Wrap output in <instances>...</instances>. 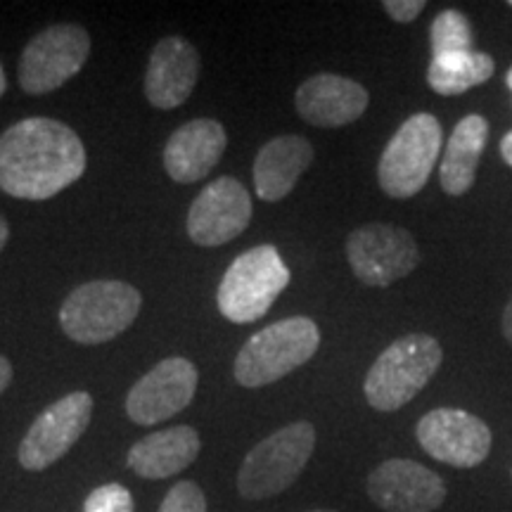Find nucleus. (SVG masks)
<instances>
[{
  "instance_id": "f257e3e1",
  "label": "nucleus",
  "mask_w": 512,
  "mask_h": 512,
  "mask_svg": "<svg viewBox=\"0 0 512 512\" xmlns=\"http://www.w3.org/2000/svg\"><path fill=\"white\" fill-rule=\"evenodd\" d=\"M86 171V147L67 124L31 117L0 136V190L17 200L60 195Z\"/></svg>"
},
{
  "instance_id": "f03ea898",
  "label": "nucleus",
  "mask_w": 512,
  "mask_h": 512,
  "mask_svg": "<svg viewBox=\"0 0 512 512\" xmlns=\"http://www.w3.org/2000/svg\"><path fill=\"white\" fill-rule=\"evenodd\" d=\"M444 361L441 344L425 332L396 339L370 366L363 392L375 411L392 413L413 401Z\"/></svg>"
},
{
  "instance_id": "7ed1b4c3",
  "label": "nucleus",
  "mask_w": 512,
  "mask_h": 512,
  "mask_svg": "<svg viewBox=\"0 0 512 512\" xmlns=\"http://www.w3.org/2000/svg\"><path fill=\"white\" fill-rule=\"evenodd\" d=\"M320 330L316 320L292 316L254 332L235 356L233 375L242 387L259 389L290 375L316 356Z\"/></svg>"
},
{
  "instance_id": "20e7f679",
  "label": "nucleus",
  "mask_w": 512,
  "mask_h": 512,
  "mask_svg": "<svg viewBox=\"0 0 512 512\" xmlns=\"http://www.w3.org/2000/svg\"><path fill=\"white\" fill-rule=\"evenodd\" d=\"M290 278V268L273 245L247 249L228 266L219 285L216 304L221 316L238 325L264 318Z\"/></svg>"
},
{
  "instance_id": "39448f33",
  "label": "nucleus",
  "mask_w": 512,
  "mask_h": 512,
  "mask_svg": "<svg viewBox=\"0 0 512 512\" xmlns=\"http://www.w3.org/2000/svg\"><path fill=\"white\" fill-rule=\"evenodd\" d=\"M140 306V292L124 280H91L64 299L60 325L74 342L102 344L131 328Z\"/></svg>"
},
{
  "instance_id": "423d86ee",
  "label": "nucleus",
  "mask_w": 512,
  "mask_h": 512,
  "mask_svg": "<svg viewBox=\"0 0 512 512\" xmlns=\"http://www.w3.org/2000/svg\"><path fill=\"white\" fill-rule=\"evenodd\" d=\"M316 448V427L311 422H292L280 427L271 437L259 441L238 472L240 496L247 501L283 494L297 482Z\"/></svg>"
},
{
  "instance_id": "0eeeda50",
  "label": "nucleus",
  "mask_w": 512,
  "mask_h": 512,
  "mask_svg": "<svg viewBox=\"0 0 512 512\" xmlns=\"http://www.w3.org/2000/svg\"><path fill=\"white\" fill-rule=\"evenodd\" d=\"M441 124L437 117L418 112L408 117L382 150L377 181L384 195L408 200L430 181L441 152Z\"/></svg>"
},
{
  "instance_id": "6e6552de",
  "label": "nucleus",
  "mask_w": 512,
  "mask_h": 512,
  "mask_svg": "<svg viewBox=\"0 0 512 512\" xmlns=\"http://www.w3.org/2000/svg\"><path fill=\"white\" fill-rule=\"evenodd\" d=\"M91 55V36L79 24L43 29L22 50L17 79L24 93L46 95L76 76Z\"/></svg>"
},
{
  "instance_id": "1a4fd4ad",
  "label": "nucleus",
  "mask_w": 512,
  "mask_h": 512,
  "mask_svg": "<svg viewBox=\"0 0 512 512\" xmlns=\"http://www.w3.org/2000/svg\"><path fill=\"white\" fill-rule=\"evenodd\" d=\"M347 259L363 285L389 287L420 266V249L406 228L375 221L349 235Z\"/></svg>"
},
{
  "instance_id": "9d476101",
  "label": "nucleus",
  "mask_w": 512,
  "mask_h": 512,
  "mask_svg": "<svg viewBox=\"0 0 512 512\" xmlns=\"http://www.w3.org/2000/svg\"><path fill=\"white\" fill-rule=\"evenodd\" d=\"M93 396L74 392L48 406L24 434L19 444V465L29 472L48 470L83 437L91 425Z\"/></svg>"
},
{
  "instance_id": "9b49d317",
  "label": "nucleus",
  "mask_w": 512,
  "mask_h": 512,
  "mask_svg": "<svg viewBox=\"0 0 512 512\" xmlns=\"http://www.w3.org/2000/svg\"><path fill=\"white\" fill-rule=\"evenodd\" d=\"M422 451L439 463L460 467L482 465L491 453V427L460 408H437L422 415L415 427Z\"/></svg>"
},
{
  "instance_id": "f8f14e48",
  "label": "nucleus",
  "mask_w": 512,
  "mask_h": 512,
  "mask_svg": "<svg viewBox=\"0 0 512 512\" xmlns=\"http://www.w3.org/2000/svg\"><path fill=\"white\" fill-rule=\"evenodd\" d=\"M197 382L195 363L183 356L164 358L131 387L126 396L128 418L145 427L174 418L195 399Z\"/></svg>"
},
{
  "instance_id": "ddd939ff",
  "label": "nucleus",
  "mask_w": 512,
  "mask_h": 512,
  "mask_svg": "<svg viewBox=\"0 0 512 512\" xmlns=\"http://www.w3.org/2000/svg\"><path fill=\"white\" fill-rule=\"evenodd\" d=\"M252 221V197L245 185L233 176L211 181L188 211L190 240L200 247H221L245 233Z\"/></svg>"
},
{
  "instance_id": "4468645a",
  "label": "nucleus",
  "mask_w": 512,
  "mask_h": 512,
  "mask_svg": "<svg viewBox=\"0 0 512 512\" xmlns=\"http://www.w3.org/2000/svg\"><path fill=\"white\" fill-rule=\"evenodd\" d=\"M368 496L384 512H434L446 501V482L406 458L384 460L370 472Z\"/></svg>"
},
{
  "instance_id": "2eb2a0df",
  "label": "nucleus",
  "mask_w": 512,
  "mask_h": 512,
  "mask_svg": "<svg viewBox=\"0 0 512 512\" xmlns=\"http://www.w3.org/2000/svg\"><path fill=\"white\" fill-rule=\"evenodd\" d=\"M200 55L181 36H166L152 50L145 69V95L157 110H176L195 91Z\"/></svg>"
},
{
  "instance_id": "dca6fc26",
  "label": "nucleus",
  "mask_w": 512,
  "mask_h": 512,
  "mask_svg": "<svg viewBox=\"0 0 512 512\" xmlns=\"http://www.w3.org/2000/svg\"><path fill=\"white\" fill-rule=\"evenodd\" d=\"M370 95L358 81L339 74H316L297 88L294 105L311 126L339 128L354 124L368 110Z\"/></svg>"
},
{
  "instance_id": "f3484780",
  "label": "nucleus",
  "mask_w": 512,
  "mask_h": 512,
  "mask_svg": "<svg viewBox=\"0 0 512 512\" xmlns=\"http://www.w3.org/2000/svg\"><path fill=\"white\" fill-rule=\"evenodd\" d=\"M226 128L216 119H192L171 133L164 147V169L176 183H197L211 174L226 152Z\"/></svg>"
},
{
  "instance_id": "a211bd4d",
  "label": "nucleus",
  "mask_w": 512,
  "mask_h": 512,
  "mask_svg": "<svg viewBox=\"0 0 512 512\" xmlns=\"http://www.w3.org/2000/svg\"><path fill=\"white\" fill-rule=\"evenodd\" d=\"M311 162L313 145L304 136H278L268 140L254 159V188L259 200H285Z\"/></svg>"
},
{
  "instance_id": "6ab92c4d",
  "label": "nucleus",
  "mask_w": 512,
  "mask_h": 512,
  "mask_svg": "<svg viewBox=\"0 0 512 512\" xmlns=\"http://www.w3.org/2000/svg\"><path fill=\"white\" fill-rule=\"evenodd\" d=\"M200 434L195 427L178 425L169 430L152 432L140 439L128 451L126 463L143 479H166L183 472L192 460L200 456Z\"/></svg>"
},
{
  "instance_id": "aec40b11",
  "label": "nucleus",
  "mask_w": 512,
  "mask_h": 512,
  "mask_svg": "<svg viewBox=\"0 0 512 512\" xmlns=\"http://www.w3.org/2000/svg\"><path fill=\"white\" fill-rule=\"evenodd\" d=\"M489 124L479 114L460 119L446 143L444 159L439 166V183L446 195L460 197L475 185L479 159L484 155Z\"/></svg>"
},
{
  "instance_id": "412c9836",
  "label": "nucleus",
  "mask_w": 512,
  "mask_h": 512,
  "mask_svg": "<svg viewBox=\"0 0 512 512\" xmlns=\"http://www.w3.org/2000/svg\"><path fill=\"white\" fill-rule=\"evenodd\" d=\"M496 62L494 57L486 53H456V55H441L432 57L430 69H427V83L434 93L446 95H463L470 88L482 86L494 76Z\"/></svg>"
},
{
  "instance_id": "4be33fe9",
  "label": "nucleus",
  "mask_w": 512,
  "mask_h": 512,
  "mask_svg": "<svg viewBox=\"0 0 512 512\" xmlns=\"http://www.w3.org/2000/svg\"><path fill=\"white\" fill-rule=\"evenodd\" d=\"M430 41H432V57L470 53L472 50L470 19L458 10L439 12L432 22Z\"/></svg>"
},
{
  "instance_id": "5701e85b",
  "label": "nucleus",
  "mask_w": 512,
  "mask_h": 512,
  "mask_svg": "<svg viewBox=\"0 0 512 512\" xmlns=\"http://www.w3.org/2000/svg\"><path fill=\"white\" fill-rule=\"evenodd\" d=\"M83 512H133V496L121 484H102L86 498Z\"/></svg>"
},
{
  "instance_id": "b1692460",
  "label": "nucleus",
  "mask_w": 512,
  "mask_h": 512,
  "mask_svg": "<svg viewBox=\"0 0 512 512\" xmlns=\"http://www.w3.org/2000/svg\"><path fill=\"white\" fill-rule=\"evenodd\" d=\"M159 512H207V498L195 482H178L164 496Z\"/></svg>"
},
{
  "instance_id": "393cba45",
  "label": "nucleus",
  "mask_w": 512,
  "mask_h": 512,
  "mask_svg": "<svg viewBox=\"0 0 512 512\" xmlns=\"http://www.w3.org/2000/svg\"><path fill=\"white\" fill-rule=\"evenodd\" d=\"M382 8L389 17L394 19V22L408 24L422 15V10L427 8V3L425 0H384Z\"/></svg>"
},
{
  "instance_id": "a878e982",
  "label": "nucleus",
  "mask_w": 512,
  "mask_h": 512,
  "mask_svg": "<svg viewBox=\"0 0 512 512\" xmlns=\"http://www.w3.org/2000/svg\"><path fill=\"white\" fill-rule=\"evenodd\" d=\"M10 382H12V366L8 358L0 354V394L10 387Z\"/></svg>"
},
{
  "instance_id": "bb28decb",
  "label": "nucleus",
  "mask_w": 512,
  "mask_h": 512,
  "mask_svg": "<svg viewBox=\"0 0 512 512\" xmlns=\"http://www.w3.org/2000/svg\"><path fill=\"white\" fill-rule=\"evenodd\" d=\"M503 335L512 344V297H510V302L503 311Z\"/></svg>"
},
{
  "instance_id": "cd10ccee",
  "label": "nucleus",
  "mask_w": 512,
  "mask_h": 512,
  "mask_svg": "<svg viewBox=\"0 0 512 512\" xmlns=\"http://www.w3.org/2000/svg\"><path fill=\"white\" fill-rule=\"evenodd\" d=\"M501 157L505 159V164L512 166V131L505 133L501 140Z\"/></svg>"
},
{
  "instance_id": "c85d7f7f",
  "label": "nucleus",
  "mask_w": 512,
  "mask_h": 512,
  "mask_svg": "<svg viewBox=\"0 0 512 512\" xmlns=\"http://www.w3.org/2000/svg\"><path fill=\"white\" fill-rule=\"evenodd\" d=\"M8 240H10V226L8 221H5V216L0 214V252H3L5 245H8Z\"/></svg>"
},
{
  "instance_id": "c756f323",
  "label": "nucleus",
  "mask_w": 512,
  "mask_h": 512,
  "mask_svg": "<svg viewBox=\"0 0 512 512\" xmlns=\"http://www.w3.org/2000/svg\"><path fill=\"white\" fill-rule=\"evenodd\" d=\"M5 88H8V79H5V72H3V64H0V98H3Z\"/></svg>"
},
{
  "instance_id": "7c9ffc66",
  "label": "nucleus",
  "mask_w": 512,
  "mask_h": 512,
  "mask_svg": "<svg viewBox=\"0 0 512 512\" xmlns=\"http://www.w3.org/2000/svg\"><path fill=\"white\" fill-rule=\"evenodd\" d=\"M505 83H508V86H510V91H512V67H510V72L505 74Z\"/></svg>"
},
{
  "instance_id": "2f4dec72",
  "label": "nucleus",
  "mask_w": 512,
  "mask_h": 512,
  "mask_svg": "<svg viewBox=\"0 0 512 512\" xmlns=\"http://www.w3.org/2000/svg\"><path fill=\"white\" fill-rule=\"evenodd\" d=\"M306 512H337V510H306Z\"/></svg>"
},
{
  "instance_id": "473e14b6",
  "label": "nucleus",
  "mask_w": 512,
  "mask_h": 512,
  "mask_svg": "<svg viewBox=\"0 0 512 512\" xmlns=\"http://www.w3.org/2000/svg\"><path fill=\"white\" fill-rule=\"evenodd\" d=\"M510 5H512V3H510Z\"/></svg>"
}]
</instances>
